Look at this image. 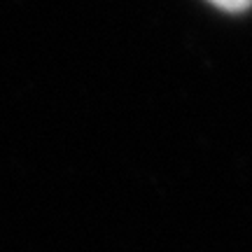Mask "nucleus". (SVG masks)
Returning <instances> with one entry per match:
<instances>
[{"mask_svg": "<svg viewBox=\"0 0 252 252\" xmlns=\"http://www.w3.org/2000/svg\"><path fill=\"white\" fill-rule=\"evenodd\" d=\"M213 5H217L220 9L224 12H243V9L250 7L252 0H210Z\"/></svg>", "mask_w": 252, "mask_h": 252, "instance_id": "1", "label": "nucleus"}]
</instances>
